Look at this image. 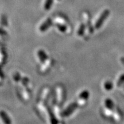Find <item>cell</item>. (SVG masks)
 Instances as JSON below:
<instances>
[{"label":"cell","instance_id":"6da1fadb","mask_svg":"<svg viewBox=\"0 0 124 124\" xmlns=\"http://www.w3.org/2000/svg\"><path fill=\"white\" fill-rule=\"evenodd\" d=\"M103 113L106 117H110L113 116V112L115 109L114 102L111 99L106 98L103 102Z\"/></svg>","mask_w":124,"mask_h":124},{"label":"cell","instance_id":"7a4b0ae2","mask_svg":"<svg viewBox=\"0 0 124 124\" xmlns=\"http://www.w3.org/2000/svg\"><path fill=\"white\" fill-rule=\"evenodd\" d=\"M89 97V93L87 90H85L80 93L78 98V105H83L86 102Z\"/></svg>","mask_w":124,"mask_h":124},{"label":"cell","instance_id":"3957f363","mask_svg":"<svg viewBox=\"0 0 124 124\" xmlns=\"http://www.w3.org/2000/svg\"><path fill=\"white\" fill-rule=\"evenodd\" d=\"M78 105L76 103H71L66 108V109L64 111V112L62 113V116H64V117H67V116L70 115L71 114H72L75 111Z\"/></svg>","mask_w":124,"mask_h":124},{"label":"cell","instance_id":"277c9868","mask_svg":"<svg viewBox=\"0 0 124 124\" xmlns=\"http://www.w3.org/2000/svg\"><path fill=\"white\" fill-rule=\"evenodd\" d=\"M113 116L114 117V120L116 121L117 122L120 121L123 118V114H122V111H121L120 108H115L114 112H113Z\"/></svg>","mask_w":124,"mask_h":124},{"label":"cell","instance_id":"5b68a950","mask_svg":"<svg viewBox=\"0 0 124 124\" xmlns=\"http://www.w3.org/2000/svg\"><path fill=\"white\" fill-rule=\"evenodd\" d=\"M0 118L1 120L4 122V124H11L12 122L10 117L8 116V114L4 111H0Z\"/></svg>","mask_w":124,"mask_h":124},{"label":"cell","instance_id":"8992f818","mask_svg":"<svg viewBox=\"0 0 124 124\" xmlns=\"http://www.w3.org/2000/svg\"><path fill=\"white\" fill-rule=\"evenodd\" d=\"M52 21L51 18H48L46 21H44V23L40 27V31L41 32H44L46 30H47L49 28V27L52 25Z\"/></svg>","mask_w":124,"mask_h":124},{"label":"cell","instance_id":"52a82bcc","mask_svg":"<svg viewBox=\"0 0 124 124\" xmlns=\"http://www.w3.org/2000/svg\"><path fill=\"white\" fill-rule=\"evenodd\" d=\"M115 85L117 88H119L124 85V73L119 75L116 80Z\"/></svg>","mask_w":124,"mask_h":124},{"label":"cell","instance_id":"ba28073f","mask_svg":"<svg viewBox=\"0 0 124 124\" xmlns=\"http://www.w3.org/2000/svg\"><path fill=\"white\" fill-rule=\"evenodd\" d=\"M103 89L105 91H111L113 89V83L112 82L109 80H107L104 82L103 84Z\"/></svg>","mask_w":124,"mask_h":124},{"label":"cell","instance_id":"9c48e42d","mask_svg":"<svg viewBox=\"0 0 124 124\" xmlns=\"http://www.w3.org/2000/svg\"><path fill=\"white\" fill-rule=\"evenodd\" d=\"M57 100L59 102H62L63 97V91L61 87H59L57 89Z\"/></svg>","mask_w":124,"mask_h":124},{"label":"cell","instance_id":"30bf717a","mask_svg":"<svg viewBox=\"0 0 124 124\" xmlns=\"http://www.w3.org/2000/svg\"><path fill=\"white\" fill-rule=\"evenodd\" d=\"M54 0H46L44 4V9L46 10H49L52 7L53 4Z\"/></svg>","mask_w":124,"mask_h":124},{"label":"cell","instance_id":"8fae6325","mask_svg":"<svg viewBox=\"0 0 124 124\" xmlns=\"http://www.w3.org/2000/svg\"><path fill=\"white\" fill-rule=\"evenodd\" d=\"M56 27L59 30L60 32H66L67 30V27L65 25H63L58 24H56Z\"/></svg>","mask_w":124,"mask_h":124},{"label":"cell","instance_id":"7c38bea8","mask_svg":"<svg viewBox=\"0 0 124 124\" xmlns=\"http://www.w3.org/2000/svg\"><path fill=\"white\" fill-rule=\"evenodd\" d=\"M85 29V27L84 24H82L81 25H80L79 30L78 31V35L79 36H82V35H83V33H84Z\"/></svg>","mask_w":124,"mask_h":124},{"label":"cell","instance_id":"4fadbf2b","mask_svg":"<svg viewBox=\"0 0 124 124\" xmlns=\"http://www.w3.org/2000/svg\"><path fill=\"white\" fill-rule=\"evenodd\" d=\"M122 93H123L124 94V85L123 86H122Z\"/></svg>","mask_w":124,"mask_h":124}]
</instances>
